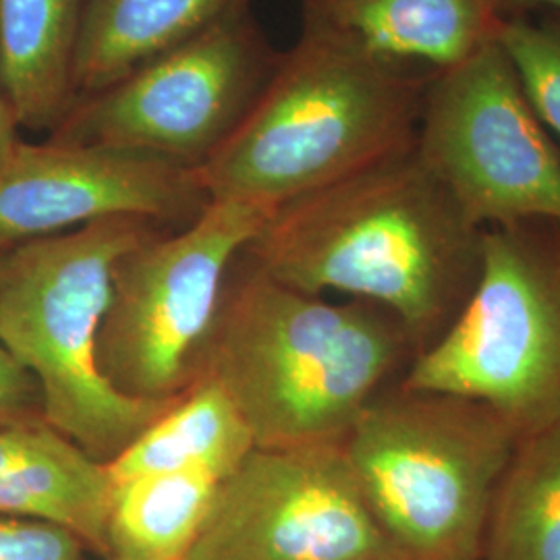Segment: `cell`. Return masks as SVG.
<instances>
[{
    "mask_svg": "<svg viewBox=\"0 0 560 560\" xmlns=\"http://www.w3.org/2000/svg\"><path fill=\"white\" fill-rule=\"evenodd\" d=\"M481 237L413 145L272 210L243 258L303 293L378 305L421 351L469 298Z\"/></svg>",
    "mask_w": 560,
    "mask_h": 560,
    "instance_id": "cell-1",
    "label": "cell"
},
{
    "mask_svg": "<svg viewBox=\"0 0 560 560\" xmlns=\"http://www.w3.org/2000/svg\"><path fill=\"white\" fill-rule=\"evenodd\" d=\"M241 260L200 376L221 386L256 448L345 441L413 347L409 335L378 305L303 293Z\"/></svg>",
    "mask_w": 560,
    "mask_h": 560,
    "instance_id": "cell-2",
    "label": "cell"
},
{
    "mask_svg": "<svg viewBox=\"0 0 560 560\" xmlns=\"http://www.w3.org/2000/svg\"><path fill=\"white\" fill-rule=\"evenodd\" d=\"M432 73L301 27L240 129L196 168L201 189L272 212L413 148Z\"/></svg>",
    "mask_w": 560,
    "mask_h": 560,
    "instance_id": "cell-3",
    "label": "cell"
},
{
    "mask_svg": "<svg viewBox=\"0 0 560 560\" xmlns=\"http://www.w3.org/2000/svg\"><path fill=\"white\" fill-rule=\"evenodd\" d=\"M159 231L106 219L0 256V342L36 384L42 420L104 465L173 402L120 395L98 361L115 268Z\"/></svg>",
    "mask_w": 560,
    "mask_h": 560,
    "instance_id": "cell-4",
    "label": "cell"
},
{
    "mask_svg": "<svg viewBox=\"0 0 560 560\" xmlns=\"http://www.w3.org/2000/svg\"><path fill=\"white\" fill-rule=\"evenodd\" d=\"M520 432L481 400L397 388L372 400L342 451L409 560H480L490 502Z\"/></svg>",
    "mask_w": 560,
    "mask_h": 560,
    "instance_id": "cell-5",
    "label": "cell"
},
{
    "mask_svg": "<svg viewBox=\"0 0 560 560\" xmlns=\"http://www.w3.org/2000/svg\"><path fill=\"white\" fill-rule=\"evenodd\" d=\"M400 388L481 400L521 439L559 428V222L483 229L469 298L416 353Z\"/></svg>",
    "mask_w": 560,
    "mask_h": 560,
    "instance_id": "cell-6",
    "label": "cell"
},
{
    "mask_svg": "<svg viewBox=\"0 0 560 560\" xmlns=\"http://www.w3.org/2000/svg\"><path fill=\"white\" fill-rule=\"evenodd\" d=\"M272 212L210 200L196 221L120 258L102 322V374L120 395L171 402L200 378L229 277Z\"/></svg>",
    "mask_w": 560,
    "mask_h": 560,
    "instance_id": "cell-7",
    "label": "cell"
},
{
    "mask_svg": "<svg viewBox=\"0 0 560 560\" xmlns=\"http://www.w3.org/2000/svg\"><path fill=\"white\" fill-rule=\"evenodd\" d=\"M280 59L254 11H241L80 98L52 140L117 148L196 171L240 129Z\"/></svg>",
    "mask_w": 560,
    "mask_h": 560,
    "instance_id": "cell-8",
    "label": "cell"
},
{
    "mask_svg": "<svg viewBox=\"0 0 560 560\" xmlns=\"http://www.w3.org/2000/svg\"><path fill=\"white\" fill-rule=\"evenodd\" d=\"M416 152L476 226L560 224L559 150L497 38L432 73Z\"/></svg>",
    "mask_w": 560,
    "mask_h": 560,
    "instance_id": "cell-9",
    "label": "cell"
},
{
    "mask_svg": "<svg viewBox=\"0 0 560 560\" xmlns=\"http://www.w3.org/2000/svg\"><path fill=\"white\" fill-rule=\"evenodd\" d=\"M183 560H409L365 501L342 444L254 448Z\"/></svg>",
    "mask_w": 560,
    "mask_h": 560,
    "instance_id": "cell-10",
    "label": "cell"
},
{
    "mask_svg": "<svg viewBox=\"0 0 560 560\" xmlns=\"http://www.w3.org/2000/svg\"><path fill=\"white\" fill-rule=\"evenodd\" d=\"M208 201L194 168L106 145L20 141L0 166V256L106 219L180 229Z\"/></svg>",
    "mask_w": 560,
    "mask_h": 560,
    "instance_id": "cell-11",
    "label": "cell"
},
{
    "mask_svg": "<svg viewBox=\"0 0 560 560\" xmlns=\"http://www.w3.org/2000/svg\"><path fill=\"white\" fill-rule=\"evenodd\" d=\"M113 490L106 465L46 421L0 425V513L55 523L104 559Z\"/></svg>",
    "mask_w": 560,
    "mask_h": 560,
    "instance_id": "cell-12",
    "label": "cell"
},
{
    "mask_svg": "<svg viewBox=\"0 0 560 560\" xmlns=\"http://www.w3.org/2000/svg\"><path fill=\"white\" fill-rule=\"evenodd\" d=\"M490 0H303V25L376 59L442 71L497 38Z\"/></svg>",
    "mask_w": 560,
    "mask_h": 560,
    "instance_id": "cell-13",
    "label": "cell"
},
{
    "mask_svg": "<svg viewBox=\"0 0 560 560\" xmlns=\"http://www.w3.org/2000/svg\"><path fill=\"white\" fill-rule=\"evenodd\" d=\"M88 0H0V85L20 127L55 131L75 94Z\"/></svg>",
    "mask_w": 560,
    "mask_h": 560,
    "instance_id": "cell-14",
    "label": "cell"
},
{
    "mask_svg": "<svg viewBox=\"0 0 560 560\" xmlns=\"http://www.w3.org/2000/svg\"><path fill=\"white\" fill-rule=\"evenodd\" d=\"M256 0H88L75 94H96Z\"/></svg>",
    "mask_w": 560,
    "mask_h": 560,
    "instance_id": "cell-15",
    "label": "cell"
},
{
    "mask_svg": "<svg viewBox=\"0 0 560 560\" xmlns=\"http://www.w3.org/2000/svg\"><path fill=\"white\" fill-rule=\"evenodd\" d=\"M254 448L235 405L217 382L200 376L106 463V469L113 483L171 471H210L226 478Z\"/></svg>",
    "mask_w": 560,
    "mask_h": 560,
    "instance_id": "cell-16",
    "label": "cell"
},
{
    "mask_svg": "<svg viewBox=\"0 0 560 560\" xmlns=\"http://www.w3.org/2000/svg\"><path fill=\"white\" fill-rule=\"evenodd\" d=\"M222 480L210 471H171L115 483L108 557L185 559L208 521Z\"/></svg>",
    "mask_w": 560,
    "mask_h": 560,
    "instance_id": "cell-17",
    "label": "cell"
},
{
    "mask_svg": "<svg viewBox=\"0 0 560 560\" xmlns=\"http://www.w3.org/2000/svg\"><path fill=\"white\" fill-rule=\"evenodd\" d=\"M480 560H560V425L517 444L490 502Z\"/></svg>",
    "mask_w": 560,
    "mask_h": 560,
    "instance_id": "cell-18",
    "label": "cell"
},
{
    "mask_svg": "<svg viewBox=\"0 0 560 560\" xmlns=\"http://www.w3.org/2000/svg\"><path fill=\"white\" fill-rule=\"evenodd\" d=\"M497 40L513 62L544 127L560 138V15L501 20Z\"/></svg>",
    "mask_w": 560,
    "mask_h": 560,
    "instance_id": "cell-19",
    "label": "cell"
},
{
    "mask_svg": "<svg viewBox=\"0 0 560 560\" xmlns=\"http://www.w3.org/2000/svg\"><path fill=\"white\" fill-rule=\"evenodd\" d=\"M88 552L65 527L0 513V560H88Z\"/></svg>",
    "mask_w": 560,
    "mask_h": 560,
    "instance_id": "cell-20",
    "label": "cell"
},
{
    "mask_svg": "<svg viewBox=\"0 0 560 560\" xmlns=\"http://www.w3.org/2000/svg\"><path fill=\"white\" fill-rule=\"evenodd\" d=\"M34 420H42L38 388L0 342V425Z\"/></svg>",
    "mask_w": 560,
    "mask_h": 560,
    "instance_id": "cell-21",
    "label": "cell"
},
{
    "mask_svg": "<svg viewBox=\"0 0 560 560\" xmlns=\"http://www.w3.org/2000/svg\"><path fill=\"white\" fill-rule=\"evenodd\" d=\"M499 20L511 18H527L534 11L548 9L560 15V0H490Z\"/></svg>",
    "mask_w": 560,
    "mask_h": 560,
    "instance_id": "cell-22",
    "label": "cell"
},
{
    "mask_svg": "<svg viewBox=\"0 0 560 560\" xmlns=\"http://www.w3.org/2000/svg\"><path fill=\"white\" fill-rule=\"evenodd\" d=\"M18 120L13 117V110L7 102V96L2 92L0 85V166L11 156V152L15 150V145L20 143L18 140Z\"/></svg>",
    "mask_w": 560,
    "mask_h": 560,
    "instance_id": "cell-23",
    "label": "cell"
},
{
    "mask_svg": "<svg viewBox=\"0 0 560 560\" xmlns=\"http://www.w3.org/2000/svg\"><path fill=\"white\" fill-rule=\"evenodd\" d=\"M102 560H122V559H117V557H106V559H102Z\"/></svg>",
    "mask_w": 560,
    "mask_h": 560,
    "instance_id": "cell-24",
    "label": "cell"
}]
</instances>
